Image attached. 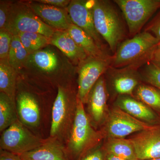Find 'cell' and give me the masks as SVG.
<instances>
[{"mask_svg": "<svg viewBox=\"0 0 160 160\" xmlns=\"http://www.w3.org/2000/svg\"><path fill=\"white\" fill-rule=\"evenodd\" d=\"M160 41L148 32L144 31L120 43L112 56L111 67L138 69L151 61Z\"/></svg>", "mask_w": 160, "mask_h": 160, "instance_id": "6da1fadb", "label": "cell"}, {"mask_svg": "<svg viewBox=\"0 0 160 160\" xmlns=\"http://www.w3.org/2000/svg\"><path fill=\"white\" fill-rule=\"evenodd\" d=\"M99 139V134L92 127L84 104L78 98L74 122L65 145L70 159L79 160L94 148Z\"/></svg>", "mask_w": 160, "mask_h": 160, "instance_id": "7a4b0ae2", "label": "cell"}, {"mask_svg": "<svg viewBox=\"0 0 160 160\" xmlns=\"http://www.w3.org/2000/svg\"><path fill=\"white\" fill-rule=\"evenodd\" d=\"M77 96L71 98L62 86L58 87L52 105L49 138L65 145L74 122L77 106Z\"/></svg>", "mask_w": 160, "mask_h": 160, "instance_id": "3957f363", "label": "cell"}, {"mask_svg": "<svg viewBox=\"0 0 160 160\" xmlns=\"http://www.w3.org/2000/svg\"><path fill=\"white\" fill-rule=\"evenodd\" d=\"M92 10L97 31L115 53L124 35L122 24L118 12L112 3L107 1H92Z\"/></svg>", "mask_w": 160, "mask_h": 160, "instance_id": "277c9868", "label": "cell"}, {"mask_svg": "<svg viewBox=\"0 0 160 160\" xmlns=\"http://www.w3.org/2000/svg\"><path fill=\"white\" fill-rule=\"evenodd\" d=\"M18 120L35 134L43 138V129L49 122V109H45L31 92L23 91L15 98Z\"/></svg>", "mask_w": 160, "mask_h": 160, "instance_id": "5b68a950", "label": "cell"}, {"mask_svg": "<svg viewBox=\"0 0 160 160\" xmlns=\"http://www.w3.org/2000/svg\"><path fill=\"white\" fill-rule=\"evenodd\" d=\"M12 35L21 32L37 33L51 38L55 29L47 25L27 5H10L5 29Z\"/></svg>", "mask_w": 160, "mask_h": 160, "instance_id": "8992f818", "label": "cell"}, {"mask_svg": "<svg viewBox=\"0 0 160 160\" xmlns=\"http://www.w3.org/2000/svg\"><path fill=\"white\" fill-rule=\"evenodd\" d=\"M46 140L35 134L18 120L1 132L0 149L21 155L41 146Z\"/></svg>", "mask_w": 160, "mask_h": 160, "instance_id": "52a82bcc", "label": "cell"}, {"mask_svg": "<svg viewBox=\"0 0 160 160\" xmlns=\"http://www.w3.org/2000/svg\"><path fill=\"white\" fill-rule=\"evenodd\" d=\"M126 20L130 34L139 33L144 25L160 9V0H115Z\"/></svg>", "mask_w": 160, "mask_h": 160, "instance_id": "ba28073f", "label": "cell"}, {"mask_svg": "<svg viewBox=\"0 0 160 160\" xmlns=\"http://www.w3.org/2000/svg\"><path fill=\"white\" fill-rule=\"evenodd\" d=\"M112 56L88 57L80 64L78 71L77 97L83 104L87 103L90 91L103 73L111 67Z\"/></svg>", "mask_w": 160, "mask_h": 160, "instance_id": "9c48e42d", "label": "cell"}, {"mask_svg": "<svg viewBox=\"0 0 160 160\" xmlns=\"http://www.w3.org/2000/svg\"><path fill=\"white\" fill-rule=\"evenodd\" d=\"M153 126L132 116L121 108H116L109 116L107 132L110 138H124L131 133L150 129Z\"/></svg>", "mask_w": 160, "mask_h": 160, "instance_id": "30bf717a", "label": "cell"}, {"mask_svg": "<svg viewBox=\"0 0 160 160\" xmlns=\"http://www.w3.org/2000/svg\"><path fill=\"white\" fill-rule=\"evenodd\" d=\"M66 10L72 24L86 32L102 49L101 36L94 26L92 1H71Z\"/></svg>", "mask_w": 160, "mask_h": 160, "instance_id": "8fae6325", "label": "cell"}, {"mask_svg": "<svg viewBox=\"0 0 160 160\" xmlns=\"http://www.w3.org/2000/svg\"><path fill=\"white\" fill-rule=\"evenodd\" d=\"M130 140L138 159L160 158V124L140 132Z\"/></svg>", "mask_w": 160, "mask_h": 160, "instance_id": "7c38bea8", "label": "cell"}, {"mask_svg": "<svg viewBox=\"0 0 160 160\" xmlns=\"http://www.w3.org/2000/svg\"><path fill=\"white\" fill-rule=\"evenodd\" d=\"M27 6L44 23L56 30H67L72 24L66 9L35 1Z\"/></svg>", "mask_w": 160, "mask_h": 160, "instance_id": "4fadbf2b", "label": "cell"}, {"mask_svg": "<svg viewBox=\"0 0 160 160\" xmlns=\"http://www.w3.org/2000/svg\"><path fill=\"white\" fill-rule=\"evenodd\" d=\"M20 156L23 160H71L65 145L49 138L41 146Z\"/></svg>", "mask_w": 160, "mask_h": 160, "instance_id": "5bb4252c", "label": "cell"}, {"mask_svg": "<svg viewBox=\"0 0 160 160\" xmlns=\"http://www.w3.org/2000/svg\"><path fill=\"white\" fill-rule=\"evenodd\" d=\"M107 102L106 82L103 76L99 79L89 93L87 103L89 119L99 124L105 115Z\"/></svg>", "mask_w": 160, "mask_h": 160, "instance_id": "9a60e30c", "label": "cell"}, {"mask_svg": "<svg viewBox=\"0 0 160 160\" xmlns=\"http://www.w3.org/2000/svg\"><path fill=\"white\" fill-rule=\"evenodd\" d=\"M50 44L57 47L74 62L81 63L88 57L86 52L75 42L66 30H56Z\"/></svg>", "mask_w": 160, "mask_h": 160, "instance_id": "2e32d148", "label": "cell"}, {"mask_svg": "<svg viewBox=\"0 0 160 160\" xmlns=\"http://www.w3.org/2000/svg\"><path fill=\"white\" fill-rule=\"evenodd\" d=\"M119 105L121 109L138 119L154 125L160 124L159 117L151 108L142 102L128 97H123L120 99Z\"/></svg>", "mask_w": 160, "mask_h": 160, "instance_id": "e0dca14e", "label": "cell"}, {"mask_svg": "<svg viewBox=\"0 0 160 160\" xmlns=\"http://www.w3.org/2000/svg\"><path fill=\"white\" fill-rule=\"evenodd\" d=\"M66 31L75 42L86 52L88 57L102 58L109 56L103 52L93 38L86 32L72 23Z\"/></svg>", "mask_w": 160, "mask_h": 160, "instance_id": "ac0fdd59", "label": "cell"}, {"mask_svg": "<svg viewBox=\"0 0 160 160\" xmlns=\"http://www.w3.org/2000/svg\"><path fill=\"white\" fill-rule=\"evenodd\" d=\"M115 69L113 86L116 91L121 94H132L138 84V69L131 68Z\"/></svg>", "mask_w": 160, "mask_h": 160, "instance_id": "d6986e66", "label": "cell"}, {"mask_svg": "<svg viewBox=\"0 0 160 160\" xmlns=\"http://www.w3.org/2000/svg\"><path fill=\"white\" fill-rule=\"evenodd\" d=\"M18 72L10 65L8 58L0 60V92L15 100Z\"/></svg>", "mask_w": 160, "mask_h": 160, "instance_id": "ffe728a7", "label": "cell"}, {"mask_svg": "<svg viewBox=\"0 0 160 160\" xmlns=\"http://www.w3.org/2000/svg\"><path fill=\"white\" fill-rule=\"evenodd\" d=\"M18 120L15 100L0 92V132H2Z\"/></svg>", "mask_w": 160, "mask_h": 160, "instance_id": "44dd1931", "label": "cell"}, {"mask_svg": "<svg viewBox=\"0 0 160 160\" xmlns=\"http://www.w3.org/2000/svg\"><path fill=\"white\" fill-rule=\"evenodd\" d=\"M106 153L126 160L138 159L130 139L110 138L106 146Z\"/></svg>", "mask_w": 160, "mask_h": 160, "instance_id": "7402d4cb", "label": "cell"}, {"mask_svg": "<svg viewBox=\"0 0 160 160\" xmlns=\"http://www.w3.org/2000/svg\"><path fill=\"white\" fill-rule=\"evenodd\" d=\"M28 59L34 66L45 72L54 71L58 65V60L56 55L49 50L35 52L29 54Z\"/></svg>", "mask_w": 160, "mask_h": 160, "instance_id": "603a6c76", "label": "cell"}, {"mask_svg": "<svg viewBox=\"0 0 160 160\" xmlns=\"http://www.w3.org/2000/svg\"><path fill=\"white\" fill-rule=\"evenodd\" d=\"M29 55L18 37L13 35L8 58L10 65L18 72L27 62Z\"/></svg>", "mask_w": 160, "mask_h": 160, "instance_id": "cb8c5ba5", "label": "cell"}, {"mask_svg": "<svg viewBox=\"0 0 160 160\" xmlns=\"http://www.w3.org/2000/svg\"><path fill=\"white\" fill-rule=\"evenodd\" d=\"M136 96L146 106L160 112V90L153 86L140 85Z\"/></svg>", "mask_w": 160, "mask_h": 160, "instance_id": "d4e9b609", "label": "cell"}, {"mask_svg": "<svg viewBox=\"0 0 160 160\" xmlns=\"http://www.w3.org/2000/svg\"><path fill=\"white\" fill-rule=\"evenodd\" d=\"M17 35L29 54L50 44V38L37 33L21 32Z\"/></svg>", "mask_w": 160, "mask_h": 160, "instance_id": "484cf974", "label": "cell"}, {"mask_svg": "<svg viewBox=\"0 0 160 160\" xmlns=\"http://www.w3.org/2000/svg\"><path fill=\"white\" fill-rule=\"evenodd\" d=\"M143 66V77L146 82L160 90V68L151 62Z\"/></svg>", "mask_w": 160, "mask_h": 160, "instance_id": "4316f807", "label": "cell"}, {"mask_svg": "<svg viewBox=\"0 0 160 160\" xmlns=\"http://www.w3.org/2000/svg\"><path fill=\"white\" fill-rule=\"evenodd\" d=\"M13 35L6 29L0 30V59L8 58Z\"/></svg>", "mask_w": 160, "mask_h": 160, "instance_id": "83f0119b", "label": "cell"}, {"mask_svg": "<svg viewBox=\"0 0 160 160\" xmlns=\"http://www.w3.org/2000/svg\"><path fill=\"white\" fill-rule=\"evenodd\" d=\"M144 31L153 34L160 42V11L149 23Z\"/></svg>", "mask_w": 160, "mask_h": 160, "instance_id": "f1b7e54d", "label": "cell"}, {"mask_svg": "<svg viewBox=\"0 0 160 160\" xmlns=\"http://www.w3.org/2000/svg\"><path fill=\"white\" fill-rule=\"evenodd\" d=\"M10 5L1 1L0 4V30L5 29L9 16Z\"/></svg>", "mask_w": 160, "mask_h": 160, "instance_id": "f546056e", "label": "cell"}, {"mask_svg": "<svg viewBox=\"0 0 160 160\" xmlns=\"http://www.w3.org/2000/svg\"><path fill=\"white\" fill-rule=\"evenodd\" d=\"M106 153L100 149H93L84 155L79 160H105Z\"/></svg>", "mask_w": 160, "mask_h": 160, "instance_id": "4dcf8cb0", "label": "cell"}, {"mask_svg": "<svg viewBox=\"0 0 160 160\" xmlns=\"http://www.w3.org/2000/svg\"><path fill=\"white\" fill-rule=\"evenodd\" d=\"M35 2L49 5V6L62 8L67 7L69 6L71 1H69V0H38V1H35Z\"/></svg>", "mask_w": 160, "mask_h": 160, "instance_id": "1f68e13d", "label": "cell"}, {"mask_svg": "<svg viewBox=\"0 0 160 160\" xmlns=\"http://www.w3.org/2000/svg\"><path fill=\"white\" fill-rule=\"evenodd\" d=\"M0 160H23L20 155L0 149Z\"/></svg>", "mask_w": 160, "mask_h": 160, "instance_id": "d6a6232c", "label": "cell"}, {"mask_svg": "<svg viewBox=\"0 0 160 160\" xmlns=\"http://www.w3.org/2000/svg\"><path fill=\"white\" fill-rule=\"evenodd\" d=\"M150 62L160 69V42L152 53Z\"/></svg>", "mask_w": 160, "mask_h": 160, "instance_id": "836d02e7", "label": "cell"}, {"mask_svg": "<svg viewBox=\"0 0 160 160\" xmlns=\"http://www.w3.org/2000/svg\"><path fill=\"white\" fill-rule=\"evenodd\" d=\"M105 160H126L121 158L115 156L113 155L109 154V153H106L105 155Z\"/></svg>", "mask_w": 160, "mask_h": 160, "instance_id": "e575fe53", "label": "cell"}, {"mask_svg": "<svg viewBox=\"0 0 160 160\" xmlns=\"http://www.w3.org/2000/svg\"><path fill=\"white\" fill-rule=\"evenodd\" d=\"M136 160H142L137 159ZM147 160H160V158H159Z\"/></svg>", "mask_w": 160, "mask_h": 160, "instance_id": "d590c367", "label": "cell"}]
</instances>
